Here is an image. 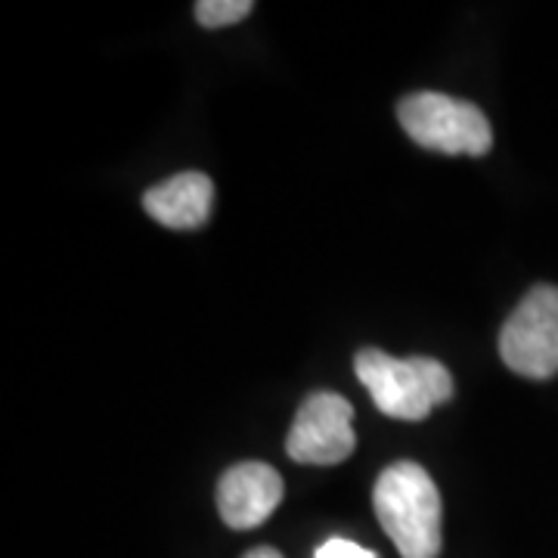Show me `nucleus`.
I'll return each instance as SVG.
<instances>
[{"mask_svg":"<svg viewBox=\"0 0 558 558\" xmlns=\"http://www.w3.org/2000/svg\"><path fill=\"white\" fill-rule=\"evenodd\" d=\"M400 128L422 149L440 156H487L494 146L490 121L475 102L438 90H418L398 102Z\"/></svg>","mask_w":558,"mask_h":558,"instance_id":"7ed1b4c3","label":"nucleus"},{"mask_svg":"<svg viewBox=\"0 0 558 558\" xmlns=\"http://www.w3.org/2000/svg\"><path fill=\"white\" fill-rule=\"evenodd\" d=\"M499 357L524 379L546 381L558 373V286L539 282L499 329Z\"/></svg>","mask_w":558,"mask_h":558,"instance_id":"20e7f679","label":"nucleus"},{"mask_svg":"<svg viewBox=\"0 0 558 558\" xmlns=\"http://www.w3.org/2000/svg\"><path fill=\"white\" fill-rule=\"evenodd\" d=\"M215 183L202 171H183L146 190L143 208L168 230H199L211 218Z\"/></svg>","mask_w":558,"mask_h":558,"instance_id":"0eeeda50","label":"nucleus"},{"mask_svg":"<svg viewBox=\"0 0 558 558\" xmlns=\"http://www.w3.org/2000/svg\"><path fill=\"white\" fill-rule=\"evenodd\" d=\"M255 10L252 0H199L196 3V20L205 28H223V25H236L248 20Z\"/></svg>","mask_w":558,"mask_h":558,"instance_id":"6e6552de","label":"nucleus"},{"mask_svg":"<svg viewBox=\"0 0 558 558\" xmlns=\"http://www.w3.org/2000/svg\"><path fill=\"white\" fill-rule=\"evenodd\" d=\"M242 558H282L277 549H270V546H258V549H248Z\"/></svg>","mask_w":558,"mask_h":558,"instance_id":"9d476101","label":"nucleus"},{"mask_svg":"<svg viewBox=\"0 0 558 558\" xmlns=\"http://www.w3.org/2000/svg\"><path fill=\"white\" fill-rule=\"evenodd\" d=\"M314 558H376V553H373V549H363L354 539L332 537L319 546L317 553H314Z\"/></svg>","mask_w":558,"mask_h":558,"instance_id":"1a4fd4ad","label":"nucleus"},{"mask_svg":"<svg viewBox=\"0 0 558 558\" xmlns=\"http://www.w3.org/2000/svg\"><path fill=\"white\" fill-rule=\"evenodd\" d=\"M354 407L336 391H314L295 413L286 450L301 465H339L354 453Z\"/></svg>","mask_w":558,"mask_h":558,"instance_id":"39448f33","label":"nucleus"},{"mask_svg":"<svg viewBox=\"0 0 558 558\" xmlns=\"http://www.w3.org/2000/svg\"><path fill=\"white\" fill-rule=\"evenodd\" d=\"M373 509L385 534L403 558L440 556V494L432 475L400 459L388 465L373 487Z\"/></svg>","mask_w":558,"mask_h":558,"instance_id":"f257e3e1","label":"nucleus"},{"mask_svg":"<svg viewBox=\"0 0 558 558\" xmlns=\"http://www.w3.org/2000/svg\"><path fill=\"white\" fill-rule=\"evenodd\" d=\"M354 373L388 418L422 422L435 407L453 398V376L440 360H398L379 348H363L354 357Z\"/></svg>","mask_w":558,"mask_h":558,"instance_id":"f03ea898","label":"nucleus"},{"mask_svg":"<svg viewBox=\"0 0 558 558\" xmlns=\"http://www.w3.org/2000/svg\"><path fill=\"white\" fill-rule=\"evenodd\" d=\"M286 494L282 478L267 462H240L218 481V512L227 527L252 531L274 515Z\"/></svg>","mask_w":558,"mask_h":558,"instance_id":"423d86ee","label":"nucleus"}]
</instances>
